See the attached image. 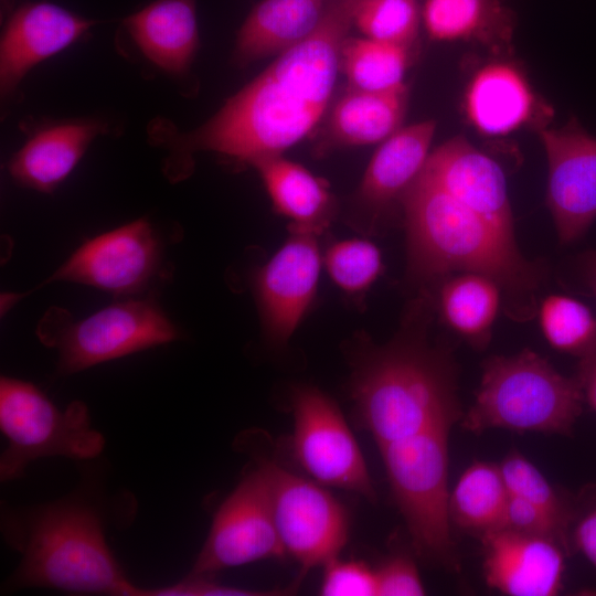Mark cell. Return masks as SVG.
<instances>
[{
    "label": "cell",
    "instance_id": "obj_1",
    "mask_svg": "<svg viewBox=\"0 0 596 596\" xmlns=\"http://www.w3.org/2000/svg\"><path fill=\"white\" fill-rule=\"evenodd\" d=\"M352 28V0H328L318 26L278 54L210 119L189 132L164 137L170 177L188 173L195 151L251 166L283 155L305 138L329 107L341 71V49Z\"/></svg>",
    "mask_w": 596,
    "mask_h": 596
},
{
    "label": "cell",
    "instance_id": "obj_2",
    "mask_svg": "<svg viewBox=\"0 0 596 596\" xmlns=\"http://www.w3.org/2000/svg\"><path fill=\"white\" fill-rule=\"evenodd\" d=\"M102 456L79 461L76 487L57 499L30 505L0 504V530L20 561L3 593L49 588L76 595L141 596L108 543L110 530L129 528L136 497L109 485Z\"/></svg>",
    "mask_w": 596,
    "mask_h": 596
},
{
    "label": "cell",
    "instance_id": "obj_3",
    "mask_svg": "<svg viewBox=\"0 0 596 596\" xmlns=\"http://www.w3.org/2000/svg\"><path fill=\"white\" fill-rule=\"evenodd\" d=\"M401 203L413 281L427 285L461 272L483 274L500 286L511 317L533 316L546 269L521 253L512 216L477 207L422 171Z\"/></svg>",
    "mask_w": 596,
    "mask_h": 596
},
{
    "label": "cell",
    "instance_id": "obj_4",
    "mask_svg": "<svg viewBox=\"0 0 596 596\" xmlns=\"http://www.w3.org/2000/svg\"><path fill=\"white\" fill-rule=\"evenodd\" d=\"M427 298L415 301L385 344L366 337L353 341L349 394L354 418L377 447L434 427H453L462 416L455 363L427 338Z\"/></svg>",
    "mask_w": 596,
    "mask_h": 596
},
{
    "label": "cell",
    "instance_id": "obj_5",
    "mask_svg": "<svg viewBox=\"0 0 596 596\" xmlns=\"http://www.w3.org/2000/svg\"><path fill=\"white\" fill-rule=\"evenodd\" d=\"M583 400L576 377L562 375L526 349L486 361L476 401L461 424L472 433L504 428L567 435L582 413Z\"/></svg>",
    "mask_w": 596,
    "mask_h": 596
},
{
    "label": "cell",
    "instance_id": "obj_6",
    "mask_svg": "<svg viewBox=\"0 0 596 596\" xmlns=\"http://www.w3.org/2000/svg\"><path fill=\"white\" fill-rule=\"evenodd\" d=\"M0 430L7 440L0 455L1 482L24 477L38 459L98 458L106 444L84 402L60 408L33 383L8 376L0 380Z\"/></svg>",
    "mask_w": 596,
    "mask_h": 596
},
{
    "label": "cell",
    "instance_id": "obj_7",
    "mask_svg": "<svg viewBox=\"0 0 596 596\" xmlns=\"http://www.w3.org/2000/svg\"><path fill=\"white\" fill-rule=\"evenodd\" d=\"M451 427L439 426L379 447L396 507L416 553L456 567L448 511V443Z\"/></svg>",
    "mask_w": 596,
    "mask_h": 596
},
{
    "label": "cell",
    "instance_id": "obj_8",
    "mask_svg": "<svg viewBox=\"0 0 596 596\" xmlns=\"http://www.w3.org/2000/svg\"><path fill=\"white\" fill-rule=\"evenodd\" d=\"M235 446L263 470L275 523L287 554L300 565L296 589L306 575L339 556L350 529L344 505L322 485L294 473L262 454L249 432Z\"/></svg>",
    "mask_w": 596,
    "mask_h": 596
},
{
    "label": "cell",
    "instance_id": "obj_9",
    "mask_svg": "<svg viewBox=\"0 0 596 596\" xmlns=\"http://www.w3.org/2000/svg\"><path fill=\"white\" fill-rule=\"evenodd\" d=\"M39 336L57 350V373L71 375L172 342L179 331L152 301L129 300L107 306L58 330L41 328Z\"/></svg>",
    "mask_w": 596,
    "mask_h": 596
},
{
    "label": "cell",
    "instance_id": "obj_10",
    "mask_svg": "<svg viewBox=\"0 0 596 596\" xmlns=\"http://www.w3.org/2000/svg\"><path fill=\"white\" fill-rule=\"evenodd\" d=\"M294 430L290 450L316 482L363 496L375 491L362 451L337 403L312 385L291 390Z\"/></svg>",
    "mask_w": 596,
    "mask_h": 596
},
{
    "label": "cell",
    "instance_id": "obj_11",
    "mask_svg": "<svg viewBox=\"0 0 596 596\" xmlns=\"http://www.w3.org/2000/svg\"><path fill=\"white\" fill-rule=\"evenodd\" d=\"M286 555L266 477L251 459L235 488L215 510L189 575L214 577L226 568Z\"/></svg>",
    "mask_w": 596,
    "mask_h": 596
},
{
    "label": "cell",
    "instance_id": "obj_12",
    "mask_svg": "<svg viewBox=\"0 0 596 596\" xmlns=\"http://www.w3.org/2000/svg\"><path fill=\"white\" fill-rule=\"evenodd\" d=\"M547 159L546 202L558 240H578L596 220V137L572 118L561 128L540 127Z\"/></svg>",
    "mask_w": 596,
    "mask_h": 596
},
{
    "label": "cell",
    "instance_id": "obj_13",
    "mask_svg": "<svg viewBox=\"0 0 596 596\" xmlns=\"http://www.w3.org/2000/svg\"><path fill=\"white\" fill-rule=\"evenodd\" d=\"M317 235L289 236L255 275V295L265 337L285 345L310 309L318 288L322 255Z\"/></svg>",
    "mask_w": 596,
    "mask_h": 596
},
{
    "label": "cell",
    "instance_id": "obj_14",
    "mask_svg": "<svg viewBox=\"0 0 596 596\" xmlns=\"http://www.w3.org/2000/svg\"><path fill=\"white\" fill-rule=\"evenodd\" d=\"M160 263V242L150 223L140 219L83 244L50 281L81 283L116 294H130L155 277Z\"/></svg>",
    "mask_w": 596,
    "mask_h": 596
},
{
    "label": "cell",
    "instance_id": "obj_15",
    "mask_svg": "<svg viewBox=\"0 0 596 596\" xmlns=\"http://www.w3.org/2000/svg\"><path fill=\"white\" fill-rule=\"evenodd\" d=\"M97 23L51 1L13 8L0 41L2 96L14 93L34 66L79 41Z\"/></svg>",
    "mask_w": 596,
    "mask_h": 596
},
{
    "label": "cell",
    "instance_id": "obj_16",
    "mask_svg": "<svg viewBox=\"0 0 596 596\" xmlns=\"http://www.w3.org/2000/svg\"><path fill=\"white\" fill-rule=\"evenodd\" d=\"M435 130L434 120L418 121L382 141L356 191L359 215L352 224L358 231L375 233L393 203L402 200L427 161Z\"/></svg>",
    "mask_w": 596,
    "mask_h": 596
},
{
    "label": "cell",
    "instance_id": "obj_17",
    "mask_svg": "<svg viewBox=\"0 0 596 596\" xmlns=\"http://www.w3.org/2000/svg\"><path fill=\"white\" fill-rule=\"evenodd\" d=\"M486 583L510 596H553L565 568L562 544L503 528L480 536Z\"/></svg>",
    "mask_w": 596,
    "mask_h": 596
},
{
    "label": "cell",
    "instance_id": "obj_18",
    "mask_svg": "<svg viewBox=\"0 0 596 596\" xmlns=\"http://www.w3.org/2000/svg\"><path fill=\"white\" fill-rule=\"evenodd\" d=\"M107 130V124L99 119L42 126L11 157L9 173L23 187L50 193L71 174L92 141Z\"/></svg>",
    "mask_w": 596,
    "mask_h": 596
},
{
    "label": "cell",
    "instance_id": "obj_19",
    "mask_svg": "<svg viewBox=\"0 0 596 596\" xmlns=\"http://www.w3.org/2000/svg\"><path fill=\"white\" fill-rule=\"evenodd\" d=\"M123 23L152 64L175 76L189 72L200 47L196 0H155Z\"/></svg>",
    "mask_w": 596,
    "mask_h": 596
},
{
    "label": "cell",
    "instance_id": "obj_20",
    "mask_svg": "<svg viewBox=\"0 0 596 596\" xmlns=\"http://www.w3.org/2000/svg\"><path fill=\"white\" fill-rule=\"evenodd\" d=\"M274 209L289 220V231L321 236L332 223L337 202L329 184L283 155L255 160Z\"/></svg>",
    "mask_w": 596,
    "mask_h": 596
},
{
    "label": "cell",
    "instance_id": "obj_21",
    "mask_svg": "<svg viewBox=\"0 0 596 596\" xmlns=\"http://www.w3.org/2000/svg\"><path fill=\"white\" fill-rule=\"evenodd\" d=\"M407 103L405 83L384 91L349 87L331 108L318 151L385 140L401 128Z\"/></svg>",
    "mask_w": 596,
    "mask_h": 596
},
{
    "label": "cell",
    "instance_id": "obj_22",
    "mask_svg": "<svg viewBox=\"0 0 596 596\" xmlns=\"http://www.w3.org/2000/svg\"><path fill=\"white\" fill-rule=\"evenodd\" d=\"M533 91L518 67L504 62L482 66L468 84L465 110L469 123L486 136L509 135L531 120Z\"/></svg>",
    "mask_w": 596,
    "mask_h": 596
},
{
    "label": "cell",
    "instance_id": "obj_23",
    "mask_svg": "<svg viewBox=\"0 0 596 596\" xmlns=\"http://www.w3.org/2000/svg\"><path fill=\"white\" fill-rule=\"evenodd\" d=\"M328 0H262L240 26L233 61L237 66L278 55L306 39L319 24Z\"/></svg>",
    "mask_w": 596,
    "mask_h": 596
},
{
    "label": "cell",
    "instance_id": "obj_24",
    "mask_svg": "<svg viewBox=\"0 0 596 596\" xmlns=\"http://www.w3.org/2000/svg\"><path fill=\"white\" fill-rule=\"evenodd\" d=\"M422 21L433 41H473L498 51L510 47L514 28L499 0H425Z\"/></svg>",
    "mask_w": 596,
    "mask_h": 596
},
{
    "label": "cell",
    "instance_id": "obj_25",
    "mask_svg": "<svg viewBox=\"0 0 596 596\" xmlns=\"http://www.w3.org/2000/svg\"><path fill=\"white\" fill-rule=\"evenodd\" d=\"M503 295L490 277L472 272L441 279L438 307L443 320L467 341L481 345L491 333Z\"/></svg>",
    "mask_w": 596,
    "mask_h": 596
},
{
    "label": "cell",
    "instance_id": "obj_26",
    "mask_svg": "<svg viewBox=\"0 0 596 596\" xmlns=\"http://www.w3.org/2000/svg\"><path fill=\"white\" fill-rule=\"evenodd\" d=\"M508 497L509 490L500 467L475 461L449 493L450 522L480 536L500 529Z\"/></svg>",
    "mask_w": 596,
    "mask_h": 596
},
{
    "label": "cell",
    "instance_id": "obj_27",
    "mask_svg": "<svg viewBox=\"0 0 596 596\" xmlns=\"http://www.w3.org/2000/svg\"><path fill=\"white\" fill-rule=\"evenodd\" d=\"M408 50L398 44L349 35L341 49L340 70L351 88L390 89L404 83Z\"/></svg>",
    "mask_w": 596,
    "mask_h": 596
},
{
    "label": "cell",
    "instance_id": "obj_28",
    "mask_svg": "<svg viewBox=\"0 0 596 596\" xmlns=\"http://www.w3.org/2000/svg\"><path fill=\"white\" fill-rule=\"evenodd\" d=\"M539 320L555 350L579 358L596 352V318L577 299L563 295L545 297L539 307Z\"/></svg>",
    "mask_w": 596,
    "mask_h": 596
},
{
    "label": "cell",
    "instance_id": "obj_29",
    "mask_svg": "<svg viewBox=\"0 0 596 596\" xmlns=\"http://www.w3.org/2000/svg\"><path fill=\"white\" fill-rule=\"evenodd\" d=\"M352 21L365 38L411 47L422 12L416 0H352Z\"/></svg>",
    "mask_w": 596,
    "mask_h": 596
},
{
    "label": "cell",
    "instance_id": "obj_30",
    "mask_svg": "<svg viewBox=\"0 0 596 596\" xmlns=\"http://www.w3.org/2000/svg\"><path fill=\"white\" fill-rule=\"evenodd\" d=\"M322 263L332 281L349 297L366 294L383 270L379 247L366 238H348L331 243Z\"/></svg>",
    "mask_w": 596,
    "mask_h": 596
},
{
    "label": "cell",
    "instance_id": "obj_31",
    "mask_svg": "<svg viewBox=\"0 0 596 596\" xmlns=\"http://www.w3.org/2000/svg\"><path fill=\"white\" fill-rule=\"evenodd\" d=\"M509 493L521 497L561 518L568 514L553 487L541 471L523 455L510 451L499 465Z\"/></svg>",
    "mask_w": 596,
    "mask_h": 596
},
{
    "label": "cell",
    "instance_id": "obj_32",
    "mask_svg": "<svg viewBox=\"0 0 596 596\" xmlns=\"http://www.w3.org/2000/svg\"><path fill=\"white\" fill-rule=\"evenodd\" d=\"M567 521L545 509L509 493L501 528L534 536L554 540L565 546Z\"/></svg>",
    "mask_w": 596,
    "mask_h": 596
},
{
    "label": "cell",
    "instance_id": "obj_33",
    "mask_svg": "<svg viewBox=\"0 0 596 596\" xmlns=\"http://www.w3.org/2000/svg\"><path fill=\"white\" fill-rule=\"evenodd\" d=\"M320 586L323 596H375L376 571L362 561H343L339 556L323 565Z\"/></svg>",
    "mask_w": 596,
    "mask_h": 596
},
{
    "label": "cell",
    "instance_id": "obj_34",
    "mask_svg": "<svg viewBox=\"0 0 596 596\" xmlns=\"http://www.w3.org/2000/svg\"><path fill=\"white\" fill-rule=\"evenodd\" d=\"M294 592L292 588L276 590H254L225 586L216 583L212 576L187 575L180 582L155 588L142 587L141 596H264L281 595Z\"/></svg>",
    "mask_w": 596,
    "mask_h": 596
},
{
    "label": "cell",
    "instance_id": "obj_35",
    "mask_svg": "<svg viewBox=\"0 0 596 596\" xmlns=\"http://www.w3.org/2000/svg\"><path fill=\"white\" fill-rule=\"evenodd\" d=\"M375 571L377 596H421L425 594L417 567L408 556H392Z\"/></svg>",
    "mask_w": 596,
    "mask_h": 596
},
{
    "label": "cell",
    "instance_id": "obj_36",
    "mask_svg": "<svg viewBox=\"0 0 596 596\" xmlns=\"http://www.w3.org/2000/svg\"><path fill=\"white\" fill-rule=\"evenodd\" d=\"M574 542L596 568V508L586 512L576 524Z\"/></svg>",
    "mask_w": 596,
    "mask_h": 596
},
{
    "label": "cell",
    "instance_id": "obj_37",
    "mask_svg": "<svg viewBox=\"0 0 596 596\" xmlns=\"http://www.w3.org/2000/svg\"><path fill=\"white\" fill-rule=\"evenodd\" d=\"M576 379L584 400L596 412V352L581 358Z\"/></svg>",
    "mask_w": 596,
    "mask_h": 596
},
{
    "label": "cell",
    "instance_id": "obj_38",
    "mask_svg": "<svg viewBox=\"0 0 596 596\" xmlns=\"http://www.w3.org/2000/svg\"><path fill=\"white\" fill-rule=\"evenodd\" d=\"M583 279L596 298V251L585 253L579 262Z\"/></svg>",
    "mask_w": 596,
    "mask_h": 596
},
{
    "label": "cell",
    "instance_id": "obj_39",
    "mask_svg": "<svg viewBox=\"0 0 596 596\" xmlns=\"http://www.w3.org/2000/svg\"><path fill=\"white\" fill-rule=\"evenodd\" d=\"M15 1L17 0H0L1 20L13 10Z\"/></svg>",
    "mask_w": 596,
    "mask_h": 596
}]
</instances>
